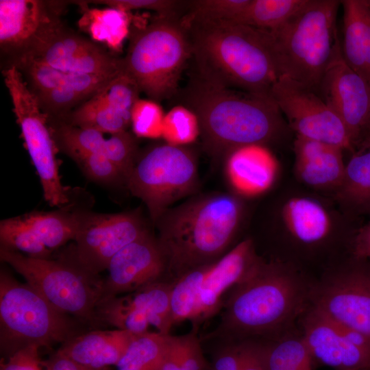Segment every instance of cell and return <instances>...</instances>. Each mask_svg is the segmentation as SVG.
Masks as SVG:
<instances>
[{
	"label": "cell",
	"mask_w": 370,
	"mask_h": 370,
	"mask_svg": "<svg viewBox=\"0 0 370 370\" xmlns=\"http://www.w3.org/2000/svg\"><path fill=\"white\" fill-rule=\"evenodd\" d=\"M314 280L292 262L263 260L230 289L219 325L203 339L267 341L296 329Z\"/></svg>",
	"instance_id": "1"
},
{
	"label": "cell",
	"mask_w": 370,
	"mask_h": 370,
	"mask_svg": "<svg viewBox=\"0 0 370 370\" xmlns=\"http://www.w3.org/2000/svg\"><path fill=\"white\" fill-rule=\"evenodd\" d=\"M234 194L214 193L190 197L165 210L154 224L173 283L198 267L216 263L227 251L243 219Z\"/></svg>",
	"instance_id": "2"
},
{
	"label": "cell",
	"mask_w": 370,
	"mask_h": 370,
	"mask_svg": "<svg viewBox=\"0 0 370 370\" xmlns=\"http://www.w3.org/2000/svg\"><path fill=\"white\" fill-rule=\"evenodd\" d=\"M183 21L196 76L222 87L269 97L278 76L264 30L232 21Z\"/></svg>",
	"instance_id": "3"
},
{
	"label": "cell",
	"mask_w": 370,
	"mask_h": 370,
	"mask_svg": "<svg viewBox=\"0 0 370 370\" xmlns=\"http://www.w3.org/2000/svg\"><path fill=\"white\" fill-rule=\"evenodd\" d=\"M182 103L197 116L206 151L216 160L249 145H264L283 129L282 113L270 97L236 91L195 75L182 91Z\"/></svg>",
	"instance_id": "4"
},
{
	"label": "cell",
	"mask_w": 370,
	"mask_h": 370,
	"mask_svg": "<svg viewBox=\"0 0 370 370\" xmlns=\"http://www.w3.org/2000/svg\"><path fill=\"white\" fill-rule=\"evenodd\" d=\"M340 5L338 0H307L280 27L264 30L278 77L319 90L339 40L336 18Z\"/></svg>",
	"instance_id": "5"
},
{
	"label": "cell",
	"mask_w": 370,
	"mask_h": 370,
	"mask_svg": "<svg viewBox=\"0 0 370 370\" xmlns=\"http://www.w3.org/2000/svg\"><path fill=\"white\" fill-rule=\"evenodd\" d=\"M182 16L156 15L145 26L133 28L122 58L123 71L157 102L178 93L180 77L192 56Z\"/></svg>",
	"instance_id": "6"
},
{
	"label": "cell",
	"mask_w": 370,
	"mask_h": 370,
	"mask_svg": "<svg viewBox=\"0 0 370 370\" xmlns=\"http://www.w3.org/2000/svg\"><path fill=\"white\" fill-rule=\"evenodd\" d=\"M79 333L73 318L55 309L29 284L1 269L0 350L5 358L29 345H62Z\"/></svg>",
	"instance_id": "7"
},
{
	"label": "cell",
	"mask_w": 370,
	"mask_h": 370,
	"mask_svg": "<svg viewBox=\"0 0 370 370\" xmlns=\"http://www.w3.org/2000/svg\"><path fill=\"white\" fill-rule=\"evenodd\" d=\"M0 259L58 311L92 328L103 325L97 314L103 284L99 277L62 256L57 259L36 258L0 247Z\"/></svg>",
	"instance_id": "8"
},
{
	"label": "cell",
	"mask_w": 370,
	"mask_h": 370,
	"mask_svg": "<svg viewBox=\"0 0 370 370\" xmlns=\"http://www.w3.org/2000/svg\"><path fill=\"white\" fill-rule=\"evenodd\" d=\"M125 185L144 202L155 224L174 203L198 189L197 158L188 146L156 145L138 156Z\"/></svg>",
	"instance_id": "9"
},
{
	"label": "cell",
	"mask_w": 370,
	"mask_h": 370,
	"mask_svg": "<svg viewBox=\"0 0 370 370\" xmlns=\"http://www.w3.org/2000/svg\"><path fill=\"white\" fill-rule=\"evenodd\" d=\"M25 146L39 176L44 197L51 206L70 202L71 193L61 182L59 149L52 134L48 116L30 90L21 72L10 65L2 71Z\"/></svg>",
	"instance_id": "10"
},
{
	"label": "cell",
	"mask_w": 370,
	"mask_h": 370,
	"mask_svg": "<svg viewBox=\"0 0 370 370\" xmlns=\"http://www.w3.org/2000/svg\"><path fill=\"white\" fill-rule=\"evenodd\" d=\"M311 306L370 343V260L351 256L315 279Z\"/></svg>",
	"instance_id": "11"
},
{
	"label": "cell",
	"mask_w": 370,
	"mask_h": 370,
	"mask_svg": "<svg viewBox=\"0 0 370 370\" xmlns=\"http://www.w3.org/2000/svg\"><path fill=\"white\" fill-rule=\"evenodd\" d=\"M148 232L138 210L112 214L82 210L75 245L61 256L99 277L117 252Z\"/></svg>",
	"instance_id": "12"
},
{
	"label": "cell",
	"mask_w": 370,
	"mask_h": 370,
	"mask_svg": "<svg viewBox=\"0 0 370 370\" xmlns=\"http://www.w3.org/2000/svg\"><path fill=\"white\" fill-rule=\"evenodd\" d=\"M269 97L296 136L325 143L355 153L342 120L315 92L284 77H278Z\"/></svg>",
	"instance_id": "13"
},
{
	"label": "cell",
	"mask_w": 370,
	"mask_h": 370,
	"mask_svg": "<svg viewBox=\"0 0 370 370\" xmlns=\"http://www.w3.org/2000/svg\"><path fill=\"white\" fill-rule=\"evenodd\" d=\"M25 59L66 73L80 75H116L122 71V58L72 30L62 23L36 39L12 58Z\"/></svg>",
	"instance_id": "14"
},
{
	"label": "cell",
	"mask_w": 370,
	"mask_h": 370,
	"mask_svg": "<svg viewBox=\"0 0 370 370\" xmlns=\"http://www.w3.org/2000/svg\"><path fill=\"white\" fill-rule=\"evenodd\" d=\"M297 325L313 362L336 370L370 369V343L360 334L336 324L311 305Z\"/></svg>",
	"instance_id": "15"
},
{
	"label": "cell",
	"mask_w": 370,
	"mask_h": 370,
	"mask_svg": "<svg viewBox=\"0 0 370 370\" xmlns=\"http://www.w3.org/2000/svg\"><path fill=\"white\" fill-rule=\"evenodd\" d=\"M319 90L323 99L343 122L356 151L370 121V85L344 60L340 39Z\"/></svg>",
	"instance_id": "16"
},
{
	"label": "cell",
	"mask_w": 370,
	"mask_h": 370,
	"mask_svg": "<svg viewBox=\"0 0 370 370\" xmlns=\"http://www.w3.org/2000/svg\"><path fill=\"white\" fill-rule=\"evenodd\" d=\"M103 280L101 299L132 293L146 285L166 281V264L157 237L148 232L117 252ZM100 302V301H99Z\"/></svg>",
	"instance_id": "17"
},
{
	"label": "cell",
	"mask_w": 370,
	"mask_h": 370,
	"mask_svg": "<svg viewBox=\"0 0 370 370\" xmlns=\"http://www.w3.org/2000/svg\"><path fill=\"white\" fill-rule=\"evenodd\" d=\"M69 1L42 0L0 1L1 52L12 58L36 39L62 23Z\"/></svg>",
	"instance_id": "18"
},
{
	"label": "cell",
	"mask_w": 370,
	"mask_h": 370,
	"mask_svg": "<svg viewBox=\"0 0 370 370\" xmlns=\"http://www.w3.org/2000/svg\"><path fill=\"white\" fill-rule=\"evenodd\" d=\"M254 241L247 238L230 249L213 266L202 284L197 307L190 320L192 330L200 326L223 308V295L248 277L263 261Z\"/></svg>",
	"instance_id": "19"
},
{
	"label": "cell",
	"mask_w": 370,
	"mask_h": 370,
	"mask_svg": "<svg viewBox=\"0 0 370 370\" xmlns=\"http://www.w3.org/2000/svg\"><path fill=\"white\" fill-rule=\"evenodd\" d=\"M53 136L59 150L67 156L82 152L95 153L110 159L126 180L138 156L136 136L125 131L106 138L103 133L75 127L61 121H49Z\"/></svg>",
	"instance_id": "20"
},
{
	"label": "cell",
	"mask_w": 370,
	"mask_h": 370,
	"mask_svg": "<svg viewBox=\"0 0 370 370\" xmlns=\"http://www.w3.org/2000/svg\"><path fill=\"white\" fill-rule=\"evenodd\" d=\"M224 161L228 183L240 195H259L270 188L276 177L277 163L264 145L237 147Z\"/></svg>",
	"instance_id": "21"
},
{
	"label": "cell",
	"mask_w": 370,
	"mask_h": 370,
	"mask_svg": "<svg viewBox=\"0 0 370 370\" xmlns=\"http://www.w3.org/2000/svg\"><path fill=\"white\" fill-rule=\"evenodd\" d=\"M343 151L334 145L296 136L294 152L298 178L314 188L338 189L346 164Z\"/></svg>",
	"instance_id": "22"
},
{
	"label": "cell",
	"mask_w": 370,
	"mask_h": 370,
	"mask_svg": "<svg viewBox=\"0 0 370 370\" xmlns=\"http://www.w3.org/2000/svg\"><path fill=\"white\" fill-rule=\"evenodd\" d=\"M134 336L119 329L93 330L73 336L56 352L83 366L104 369L118 364Z\"/></svg>",
	"instance_id": "23"
},
{
	"label": "cell",
	"mask_w": 370,
	"mask_h": 370,
	"mask_svg": "<svg viewBox=\"0 0 370 370\" xmlns=\"http://www.w3.org/2000/svg\"><path fill=\"white\" fill-rule=\"evenodd\" d=\"M282 217L291 238L304 247H317L331 236L330 215L323 204L312 198H290L282 207Z\"/></svg>",
	"instance_id": "24"
},
{
	"label": "cell",
	"mask_w": 370,
	"mask_h": 370,
	"mask_svg": "<svg viewBox=\"0 0 370 370\" xmlns=\"http://www.w3.org/2000/svg\"><path fill=\"white\" fill-rule=\"evenodd\" d=\"M341 3L343 57L370 85V7L367 0H343Z\"/></svg>",
	"instance_id": "25"
},
{
	"label": "cell",
	"mask_w": 370,
	"mask_h": 370,
	"mask_svg": "<svg viewBox=\"0 0 370 370\" xmlns=\"http://www.w3.org/2000/svg\"><path fill=\"white\" fill-rule=\"evenodd\" d=\"M82 12L79 27L86 32L95 42H100L118 53L131 32V12L112 8H89L85 1H72Z\"/></svg>",
	"instance_id": "26"
},
{
	"label": "cell",
	"mask_w": 370,
	"mask_h": 370,
	"mask_svg": "<svg viewBox=\"0 0 370 370\" xmlns=\"http://www.w3.org/2000/svg\"><path fill=\"white\" fill-rule=\"evenodd\" d=\"M22 73L30 90L35 94L61 87H77L97 93L119 75H80L63 72L25 59L12 60Z\"/></svg>",
	"instance_id": "27"
},
{
	"label": "cell",
	"mask_w": 370,
	"mask_h": 370,
	"mask_svg": "<svg viewBox=\"0 0 370 370\" xmlns=\"http://www.w3.org/2000/svg\"><path fill=\"white\" fill-rule=\"evenodd\" d=\"M72 206L69 202L55 211H34L23 215L40 241L52 253L75 237L82 210H72Z\"/></svg>",
	"instance_id": "28"
},
{
	"label": "cell",
	"mask_w": 370,
	"mask_h": 370,
	"mask_svg": "<svg viewBox=\"0 0 370 370\" xmlns=\"http://www.w3.org/2000/svg\"><path fill=\"white\" fill-rule=\"evenodd\" d=\"M56 121L111 135L127 131L131 125L130 120L112 108L97 93L64 118Z\"/></svg>",
	"instance_id": "29"
},
{
	"label": "cell",
	"mask_w": 370,
	"mask_h": 370,
	"mask_svg": "<svg viewBox=\"0 0 370 370\" xmlns=\"http://www.w3.org/2000/svg\"><path fill=\"white\" fill-rule=\"evenodd\" d=\"M173 284L160 281L125 295L128 301L144 313L157 332L170 334L173 326L171 296Z\"/></svg>",
	"instance_id": "30"
},
{
	"label": "cell",
	"mask_w": 370,
	"mask_h": 370,
	"mask_svg": "<svg viewBox=\"0 0 370 370\" xmlns=\"http://www.w3.org/2000/svg\"><path fill=\"white\" fill-rule=\"evenodd\" d=\"M171 336L158 332L135 334L116 365L117 370H161Z\"/></svg>",
	"instance_id": "31"
},
{
	"label": "cell",
	"mask_w": 370,
	"mask_h": 370,
	"mask_svg": "<svg viewBox=\"0 0 370 370\" xmlns=\"http://www.w3.org/2000/svg\"><path fill=\"white\" fill-rule=\"evenodd\" d=\"M268 341V370H312L313 360L298 327Z\"/></svg>",
	"instance_id": "32"
},
{
	"label": "cell",
	"mask_w": 370,
	"mask_h": 370,
	"mask_svg": "<svg viewBox=\"0 0 370 370\" xmlns=\"http://www.w3.org/2000/svg\"><path fill=\"white\" fill-rule=\"evenodd\" d=\"M340 197L359 211L370 212V148L353 154L345 164Z\"/></svg>",
	"instance_id": "33"
},
{
	"label": "cell",
	"mask_w": 370,
	"mask_h": 370,
	"mask_svg": "<svg viewBox=\"0 0 370 370\" xmlns=\"http://www.w3.org/2000/svg\"><path fill=\"white\" fill-rule=\"evenodd\" d=\"M307 0H250L235 23L273 31L295 14Z\"/></svg>",
	"instance_id": "34"
},
{
	"label": "cell",
	"mask_w": 370,
	"mask_h": 370,
	"mask_svg": "<svg viewBox=\"0 0 370 370\" xmlns=\"http://www.w3.org/2000/svg\"><path fill=\"white\" fill-rule=\"evenodd\" d=\"M214 264L193 269L173 283L171 307L173 325L184 321H190L204 281Z\"/></svg>",
	"instance_id": "35"
},
{
	"label": "cell",
	"mask_w": 370,
	"mask_h": 370,
	"mask_svg": "<svg viewBox=\"0 0 370 370\" xmlns=\"http://www.w3.org/2000/svg\"><path fill=\"white\" fill-rule=\"evenodd\" d=\"M1 247L29 257L50 258L49 251L23 216L5 219L0 223Z\"/></svg>",
	"instance_id": "36"
},
{
	"label": "cell",
	"mask_w": 370,
	"mask_h": 370,
	"mask_svg": "<svg viewBox=\"0 0 370 370\" xmlns=\"http://www.w3.org/2000/svg\"><path fill=\"white\" fill-rule=\"evenodd\" d=\"M200 136V125L196 114L179 104L165 113L162 138L173 146H189Z\"/></svg>",
	"instance_id": "37"
},
{
	"label": "cell",
	"mask_w": 370,
	"mask_h": 370,
	"mask_svg": "<svg viewBox=\"0 0 370 370\" xmlns=\"http://www.w3.org/2000/svg\"><path fill=\"white\" fill-rule=\"evenodd\" d=\"M250 0L188 1L184 18L194 21L236 22Z\"/></svg>",
	"instance_id": "38"
},
{
	"label": "cell",
	"mask_w": 370,
	"mask_h": 370,
	"mask_svg": "<svg viewBox=\"0 0 370 370\" xmlns=\"http://www.w3.org/2000/svg\"><path fill=\"white\" fill-rule=\"evenodd\" d=\"M165 113L158 102L138 99L131 112L132 133L137 138L157 139L162 138Z\"/></svg>",
	"instance_id": "39"
},
{
	"label": "cell",
	"mask_w": 370,
	"mask_h": 370,
	"mask_svg": "<svg viewBox=\"0 0 370 370\" xmlns=\"http://www.w3.org/2000/svg\"><path fill=\"white\" fill-rule=\"evenodd\" d=\"M69 156L92 181L103 184H114L119 182L125 184V177L123 173L106 156L82 152L73 153Z\"/></svg>",
	"instance_id": "40"
},
{
	"label": "cell",
	"mask_w": 370,
	"mask_h": 370,
	"mask_svg": "<svg viewBox=\"0 0 370 370\" xmlns=\"http://www.w3.org/2000/svg\"><path fill=\"white\" fill-rule=\"evenodd\" d=\"M87 3L105 5L107 7L131 12L135 10H151L158 16H182L186 10L188 1L175 0H92Z\"/></svg>",
	"instance_id": "41"
},
{
	"label": "cell",
	"mask_w": 370,
	"mask_h": 370,
	"mask_svg": "<svg viewBox=\"0 0 370 370\" xmlns=\"http://www.w3.org/2000/svg\"><path fill=\"white\" fill-rule=\"evenodd\" d=\"M254 340L223 341L208 370H241Z\"/></svg>",
	"instance_id": "42"
},
{
	"label": "cell",
	"mask_w": 370,
	"mask_h": 370,
	"mask_svg": "<svg viewBox=\"0 0 370 370\" xmlns=\"http://www.w3.org/2000/svg\"><path fill=\"white\" fill-rule=\"evenodd\" d=\"M182 341V360L180 370H208L209 364L204 358L201 340L197 332L180 335Z\"/></svg>",
	"instance_id": "43"
},
{
	"label": "cell",
	"mask_w": 370,
	"mask_h": 370,
	"mask_svg": "<svg viewBox=\"0 0 370 370\" xmlns=\"http://www.w3.org/2000/svg\"><path fill=\"white\" fill-rule=\"evenodd\" d=\"M40 347L32 345L1 360L0 370H44L39 356Z\"/></svg>",
	"instance_id": "44"
},
{
	"label": "cell",
	"mask_w": 370,
	"mask_h": 370,
	"mask_svg": "<svg viewBox=\"0 0 370 370\" xmlns=\"http://www.w3.org/2000/svg\"><path fill=\"white\" fill-rule=\"evenodd\" d=\"M268 341L254 340L241 370H268Z\"/></svg>",
	"instance_id": "45"
},
{
	"label": "cell",
	"mask_w": 370,
	"mask_h": 370,
	"mask_svg": "<svg viewBox=\"0 0 370 370\" xmlns=\"http://www.w3.org/2000/svg\"><path fill=\"white\" fill-rule=\"evenodd\" d=\"M349 246L351 256L370 260V221L354 233Z\"/></svg>",
	"instance_id": "46"
},
{
	"label": "cell",
	"mask_w": 370,
	"mask_h": 370,
	"mask_svg": "<svg viewBox=\"0 0 370 370\" xmlns=\"http://www.w3.org/2000/svg\"><path fill=\"white\" fill-rule=\"evenodd\" d=\"M42 365L45 370H108V368L95 369L83 366L56 352L48 360L42 361Z\"/></svg>",
	"instance_id": "47"
},
{
	"label": "cell",
	"mask_w": 370,
	"mask_h": 370,
	"mask_svg": "<svg viewBox=\"0 0 370 370\" xmlns=\"http://www.w3.org/2000/svg\"><path fill=\"white\" fill-rule=\"evenodd\" d=\"M182 360L181 336H171L169 347L161 370H180Z\"/></svg>",
	"instance_id": "48"
},
{
	"label": "cell",
	"mask_w": 370,
	"mask_h": 370,
	"mask_svg": "<svg viewBox=\"0 0 370 370\" xmlns=\"http://www.w3.org/2000/svg\"><path fill=\"white\" fill-rule=\"evenodd\" d=\"M369 148H370V121L357 148L358 151L356 152H361Z\"/></svg>",
	"instance_id": "49"
},
{
	"label": "cell",
	"mask_w": 370,
	"mask_h": 370,
	"mask_svg": "<svg viewBox=\"0 0 370 370\" xmlns=\"http://www.w3.org/2000/svg\"><path fill=\"white\" fill-rule=\"evenodd\" d=\"M367 2H368V4H369V5L370 7V0H367Z\"/></svg>",
	"instance_id": "50"
},
{
	"label": "cell",
	"mask_w": 370,
	"mask_h": 370,
	"mask_svg": "<svg viewBox=\"0 0 370 370\" xmlns=\"http://www.w3.org/2000/svg\"><path fill=\"white\" fill-rule=\"evenodd\" d=\"M362 370H370V369H362Z\"/></svg>",
	"instance_id": "51"
}]
</instances>
